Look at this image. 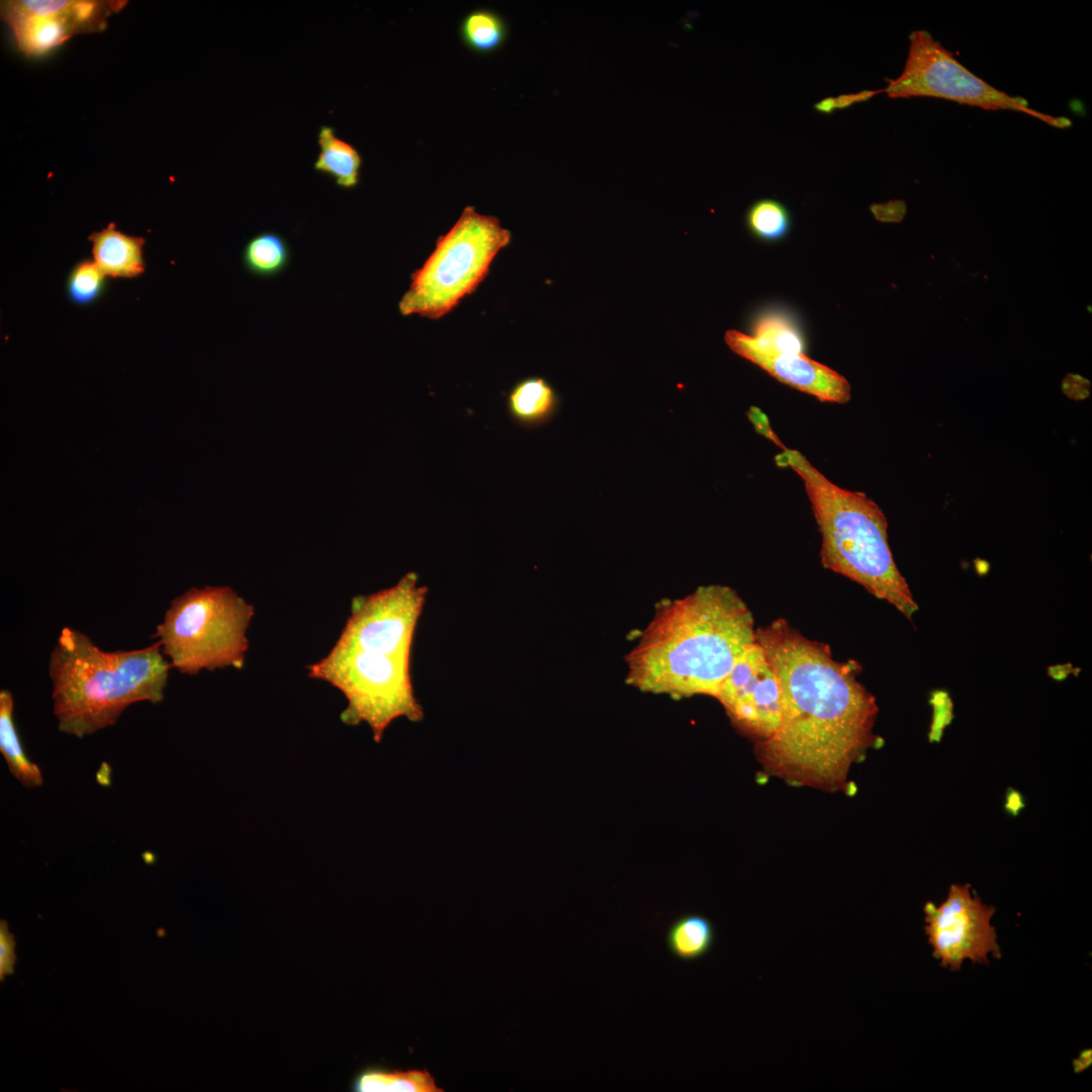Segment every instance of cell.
Returning a JSON list of instances; mask_svg holds the SVG:
<instances>
[{
	"label": "cell",
	"instance_id": "44dd1931",
	"mask_svg": "<svg viewBox=\"0 0 1092 1092\" xmlns=\"http://www.w3.org/2000/svg\"><path fill=\"white\" fill-rule=\"evenodd\" d=\"M752 340L759 346L777 352L804 353L799 329L786 315L767 313L756 320Z\"/></svg>",
	"mask_w": 1092,
	"mask_h": 1092
},
{
	"label": "cell",
	"instance_id": "ffe728a7",
	"mask_svg": "<svg viewBox=\"0 0 1092 1092\" xmlns=\"http://www.w3.org/2000/svg\"><path fill=\"white\" fill-rule=\"evenodd\" d=\"M355 1089L362 1092H437L433 1077L426 1071L386 1073L367 1071L355 1082Z\"/></svg>",
	"mask_w": 1092,
	"mask_h": 1092
},
{
	"label": "cell",
	"instance_id": "30bf717a",
	"mask_svg": "<svg viewBox=\"0 0 1092 1092\" xmlns=\"http://www.w3.org/2000/svg\"><path fill=\"white\" fill-rule=\"evenodd\" d=\"M126 1L10 0L1 2V18L10 27L19 51L41 56L73 36L100 32L109 16Z\"/></svg>",
	"mask_w": 1092,
	"mask_h": 1092
},
{
	"label": "cell",
	"instance_id": "6da1fadb",
	"mask_svg": "<svg viewBox=\"0 0 1092 1092\" xmlns=\"http://www.w3.org/2000/svg\"><path fill=\"white\" fill-rule=\"evenodd\" d=\"M756 641L782 690L780 725L757 743L760 762L793 785L844 788L852 763L875 740V697L857 680L853 663L835 660L828 645L783 619L756 629Z\"/></svg>",
	"mask_w": 1092,
	"mask_h": 1092
},
{
	"label": "cell",
	"instance_id": "2e32d148",
	"mask_svg": "<svg viewBox=\"0 0 1092 1092\" xmlns=\"http://www.w3.org/2000/svg\"><path fill=\"white\" fill-rule=\"evenodd\" d=\"M13 695L0 691V751L11 775L25 788H37L43 783L40 768L25 754L14 717Z\"/></svg>",
	"mask_w": 1092,
	"mask_h": 1092
},
{
	"label": "cell",
	"instance_id": "9c48e42d",
	"mask_svg": "<svg viewBox=\"0 0 1092 1092\" xmlns=\"http://www.w3.org/2000/svg\"><path fill=\"white\" fill-rule=\"evenodd\" d=\"M925 934L932 956L942 968L959 971L966 960L989 964V956L1001 958L992 918L996 908L984 903L970 884H951L939 905L923 908Z\"/></svg>",
	"mask_w": 1092,
	"mask_h": 1092
},
{
	"label": "cell",
	"instance_id": "e0dca14e",
	"mask_svg": "<svg viewBox=\"0 0 1092 1092\" xmlns=\"http://www.w3.org/2000/svg\"><path fill=\"white\" fill-rule=\"evenodd\" d=\"M291 261V249L287 240L274 231L255 234L245 244L242 263L245 270L259 278H271L281 274Z\"/></svg>",
	"mask_w": 1092,
	"mask_h": 1092
},
{
	"label": "cell",
	"instance_id": "7a4b0ae2",
	"mask_svg": "<svg viewBox=\"0 0 1092 1092\" xmlns=\"http://www.w3.org/2000/svg\"><path fill=\"white\" fill-rule=\"evenodd\" d=\"M428 589L416 572L395 584L352 600L346 624L330 652L306 666L308 676L329 682L347 700L341 720L365 723L375 742L395 720L421 722L412 649Z\"/></svg>",
	"mask_w": 1092,
	"mask_h": 1092
},
{
	"label": "cell",
	"instance_id": "52a82bcc",
	"mask_svg": "<svg viewBox=\"0 0 1092 1092\" xmlns=\"http://www.w3.org/2000/svg\"><path fill=\"white\" fill-rule=\"evenodd\" d=\"M512 240L493 215L466 206L452 228L411 277L398 301L401 315L438 320L450 312L485 278L496 255Z\"/></svg>",
	"mask_w": 1092,
	"mask_h": 1092
},
{
	"label": "cell",
	"instance_id": "5bb4252c",
	"mask_svg": "<svg viewBox=\"0 0 1092 1092\" xmlns=\"http://www.w3.org/2000/svg\"><path fill=\"white\" fill-rule=\"evenodd\" d=\"M316 141L320 151L313 162V170L330 176L342 189L357 187L363 164L359 151L341 139L331 125L320 126Z\"/></svg>",
	"mask_w": 1092,
	"mask_h": 1092
},
{
	"label": "cell",
	"instance_id": "277c9868",
	"mask_svg": "<svg viewBox=\"0 0 1092 1092\" xmlns=\"http://www.w3.org/2000/svg\"><path fill=\"white\" fill-rule=\"evenodd\" d=\"M170 668L157 640L104 651L87 634L64 627L49 659L59 730L83 738L115 724L134 703L162 702Z\"/></svg>",
	"mask_w": 1092,
	"mask_h": 1092
},
{
	"label": "cell",
	"instance_id": "9a60e30c",
	"mask_svg": "<svg viewBox=\"0 0 1092 1092\" xmlns=\"http://www.w3.org/2000/svg\"><path fill=\"white\" fill-rule=\"evenodd\" d=\"M558 405L557 392L545 378L540 376H529L519 380L507 396V410L510 417L527 428L547 423L556 414Z\"/></svg>",
	"mask_w": 1092,
	"mask_h": 1092
},
{
	"label": "cell",
	"instance_id": "4fadbf2b",
	"mask_svg": "<svg viewBox=\"0 0 1092 1092\" xmlns=\"http://www.w3.org/2000/svg\"><path fill=\"white\" fill-rule=\"evenodd\" d=\"M88 240L92 243V260L106 276L134 278L144 273V238L126 235L109 222L92 232Z\"/></svg>",
	"mask_w": 1092,
	"mask_h": 1092
},
{
	"label": "cell",
	"instance_id": "ac0fdd59",
	"mask_svg": "<svg viewBox=\"0 0 1092 1092\" xmlns=\"http://www.w3.org/2000/svg\"><path fill=\"white\" fill-rule=\"evenodd\" d=\"M715 937V928L709 919L696 914L686 915L669 927L666 945L675 958L695 961L712 949Z\"/></svg>",
	"mask_w": 1092,
	"mask_h": 1092
},
{
	"label": "cell",
	"instance_id": "ba28073f",
	"mask_svg": "<svg viewBox=\"0 0 1092 1092\" xmlns=\"http://www.w3.org/2000/svg\"><path fill=\"white\" fill-rule=\"evenodd\" d=\"M890 98L934 97L986 110H1012L1057 127L1067 128V117L1053 116L1029 107L1027 101L998 90L963 66L928 31L909 35V51L901 75L884 89Z\"/></svg>",
	"mask_w": 1092,
	"mask_h": 1092
},
{
	"label": "cell",
	"instance_id": "d6986e66",
	"mask_svg": "<svg viewBox=\"0 0 1092 1092\" xmlns=\"http://www.w3.org/2000/svg\"><path fill=\"white\" fill-rule=\"evenodd\" d=\"M462 42L477 54L497 51L508 37L504 18L495 11L480 8L468 12L460 23Z\"/></svg>",
	"mask_w": 1092,
	"mask_h": 1092
},
{
	"label": "cell",
	"instance_id": "d4e9b609",
	"mask_svg": "<svg viewBox=\"0 0 1092 1092\" xmlns=\"http://www.w3.org/2000/svg\"><path fill=\"white\" fill-rule=\"evenodd\" d=\"M871 210L880 221L899 222L906 213V205L904 201L894 200L883 204H874L871 206Z\"/></svg>",
	"mask_w": 1092,
	"mask_h": 1092
},
{
	"label": "cell",
	"instance_id": "5b68a950",
	"mask_svg": "<svg viewBox=\"0 0 1092 1092\" xmlns=\"http://www.w3.org/2000/svg\"><path fill=\"white\" fill-rule=\"evenodd\" d=\"M781 448L777 464L800 476L811 503L822 537L823 566L858 583L911 620L918 605L895 563L888 522L880 507L864 493L830 481L798 450Z\"/></svg>",
	"mask_w": 1092,
	"mask_h": 1092
},
{
	"label": "cell",
	"instance_id": "f1b7e54d",
	"mask_svg": "<svg viewBox=\"0 0 1092 1092\" xmlns=\"http://www.w3.org/2000/svg\"><path fill=\"white\" fill-rule=\"evenodd\" d=\"M1092 1063V1051L1089 1049L1083 1050L1078 1058L1073 1060V1068L1075 1073H1081L1088 1069Z\"/></svg>",
	"mask_w": 1092,
	"mask_h": 1092
},
{
	"label": "cell",
	"instance_id": "4316f807",
	"mask_svg": "<svg viewBox=\"0 0 1092 1092\" xmlns=\"http://www.w3.org/2000/svg\"><path fill=\"white\" fill-rule=\"evenodd\" d=\"M748 417H749L750 421L753 423L754 427L756 428V430L759 433H761L765 437L769 438L777 445H780V447L783 446V445H781L782 443L778 439L777 435L769 428V425L767 423V419L760 410H758L757 407H754V406L751 407L750 411L748 412Z\"/></svg>",
	"mask_w": 1092,
	"mask_h": 1092
},
{
	"label": "cell",
	"instance_id": "8992f818",
	"mask_svg": "<svg viewBox=\"0 0 1092 1092\" xmlns=\"http://www.w3.org/2000/svg\"><path fill=\"white\" fill-rule=\"evenodd\" d=\"M253 616L254 607L231 586L191 587L171 601L153 638L182 674L241 668Z\"/></svg>",
	"mask_w": 1092,
	"mask_h": 1092
},
{
	"label": "cell",
	"instance_id": "603a6c76",
	"mask_svg": "<svg viewBox=\"0 0 1092 1092\" xmlns=\"http://www.w3.org/2000/svg\"><path fill=\"white\" fill-rule=\"evenodd\" d=\"M106 275L93 260L83 259L71 269L66 290L69 299L77 305L95 302L103 293Z\"/></svg>",
	"mask_w": 1092,
	"mask_h": 1092
},
{
	"label": "cell",
	"instance_id": "83f0119b",
	"mask_svg": "<svg viewBox=\"0 0 1092 1092\" xmlns=\"http://www.w3.org/2000/svg\"><path fill=\"white\" fill-rule=\"evenodd\" d=\"M1063 385L1066 392H1068L1067 394H1070L1071 392L1072 394H1074L1075 390H1078L1077 392H1080L1081 394L1082 392L1087 391V385H1089V382L1083 379L1081 376L1068 375V377L1063 382Z\"/></svg>",
	"mask_w": 1092,
	"mask_h": 1092
},
{
	"label": "cell",
	"instance_id": "8fae6325",
	"mask_svg": "<svg viewBox=\"0 0 1092 1092\" xmlns=\"http://www.w3.org/2000/svg\"><path fill=\"white\" fill-rule=\"evenodd\" d=\"M715 698L740 729L759 741L776 732L782 718L781 684L756 640L733 665Z\"/></svg>",
	"mask_w": 1092,
	"mask_h": 1092
},
{
	"label": "cell",
	"instance_id": "3957f363",
	"mask_svg": "<svg viewBox=\"0 0 1092 1092\" xmlns=\"http://www.w3.org/2000/svg\"><path fill=\"white\" fill-rule=\"evenodd\" d=\"M756 640L751 611L727 585L662 602L627 653V681L643 692L715 697Z\"/></svg>",
	"mask_w": 1092,
	"mask_h": 1092
},
{
	"label": "cell",
	"instance_id": "cb8c5ba5",
	"mask_svg": "<svg viewBox=\"0 0 1092 1092\" xmlns=\"http://www.w3.org/2000/svg\"><path fill=\"white\" fill-rule=\"evenodd\" d=\"M15 940L8 930V924L4 919L0 921V980L14 973L16 956L14 952Z\"/></svg>",
	"mask_w": 1092,
	"mask_h": 1092
},
{
	"label": "cell",
	"instance_id": "7402d4cb",
	"mask_svg": "<svg viewBox=\"0 0 1092 1092\" xmlns=\"http://www.w3.org/2000/svg\"><path fill=\"white\" fill-rule=\"evenodd\" d=\"M746 225L758 239L778 241L789 232L791 217L788 209L775 199H759L747 210Z\"/></svg>",
	"mask_w": 1092,
	"mask_h": 1092
},
{
	"label": "cell",
	"instance_id": "484cf974",
	"mask_svg": "<svg viewBox=\"0 0 1092 1092\" xmlns=\"http://www.w3.org/2000/svg\"><path fill=\"white\" fill-rule=\"evenodd\" d=\"M881 92H885L884 89L877 90V91H863V92H860L858 94L841 96L840 99H842V101L835 100V99H828V100H824V101L818 103L816 105V108L818 110H820V111L828 112V111H830L831 109H833L835 107L841 108L842 106H848V105H850V104H852L854 102L868 100L869 98H871L874 95H876L878 93H881Z\"/></svg>",
	"mask_w": 1092,
	"mask_h": 1092
},
{
	"label": "cell",
	"instance_id": "7c38bea8",
	"mask_svg": "<svg viewBox=\"0 0 1092 1092\" xmlns=\"http://www.w3.org/2000/svg\"><path fill=\"white\" fill-rule=\"evenodd\" d=\"M724 339L737 355L758 365L778 380L821 401L844 403L850 398V384L842 375L804 353L765 349L750 336L735 330L727 331Z\"/></svg>",
	"mask_w": 1092,
	"mask_h": 1092
}]
</instances>
